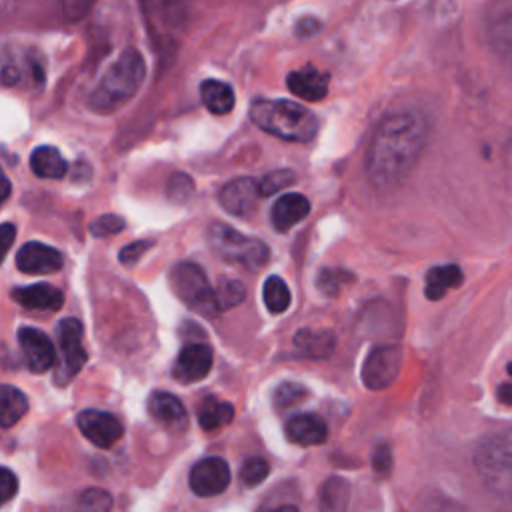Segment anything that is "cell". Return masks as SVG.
Returning a JSON list of instances; mask_svg holds the SVG:
<instances>
[{
	"label": "cell",
	"instance_id": "6da1fadb",
	"mask_svg": "<svg viewBox=\"0 0 512 512\" xmlns=\"http://www.w3.org/2000/svg\"><path fill=\"white\" fill-rule=\"evenodd\" d=\"M428 138L422 116L414 112H394L386 116L368 146L366 172L378 188L402 182L418 162Z\"/></svg>",
	"mask_w": 512,
	"mask_h": 512
},
{
	"label": "cell",
	"instance_id": "7a4b0ae2",
	"mask_svg": "<svg viewBox=\"0 0 512 512\" xmlns=\"http://www.w3.org/2000/svg\"><path fill=\"white\" fill-rule=\"evenodd\" d=\"M146 76V64L136 48H126L110 64V68L100 78L98 86L92 90L88 104L100 114L116 112L124 106L140 88Z\"/></svg>",
	"mask_w": 512,
	"mask_h": 512
},
{
	"label": "cell",
	"instance_id": "3957f363",
	"mask_svg": "<svg viewBox=\"0 0 512 512\" xmlns=\"http://www.w3.org/2000/svg\"><path fill=\"white\" fill-rule=\"evenodd\" d=\"M250 120L260 130L288 142H308L318 132V118L292 100L258 98L250 104Z\"/></svg>",
	"mask_w": 512,
	"mask_h": 512
},
{
	"label": "cell",
	"instance_id": "277c9868",
	"mask_svg": "<svg viewBox=\"0 0 512 512\" xmlns=\"http://www.w3.org/2000/svg\"><path fill=\"white\" fill-rule=\"evenodd\" d=\"M474 466L490 492L512 500V428L488 436L476 448Z\"/></svg>",
	"mask_w": 512,
	"mask_h": 512
},
{
	"label": "cell",
	"instance_id": "5b68a950",
	"mask_svg": "<svg viewBox=\"0 0 512 512\" xmlns=\"http://www.w3.org/2000/svg\"><path fill=\"white\" fill-rule=\"evenodd\" d=\"M208 242L222 260L246 270L262 268L270 256V250L262 240L246 236L220 222L208 228Z\"/></svg>",
	"mask_w": 512,
	"mask_h": 512
},
{
	"label": "cell",
	"instance_id": "8992f818",
	"mask_svg": "<svg viewBox=\"0 0 512 512\" xmlns=\"http://www.w3.org/2000/svg\"><path fill=\"white\" fill-rule=\"evenodd\" d=\"M170 282L176 296L194 312L202 316H216V290L208 284L204 270L194 262H180L170 272Z\"/></svg>",
	"mask_w": 512,
	"mask_h": 512
},
{
	"label": "cell",
	"instance_id": "52a82bcc",
	"mask_svg": "<svg viewBox=\"0 0 512 512\" xmlns=\"http://www.w3.org/2000/svg\"><path fill=\"white\" fill-rule=\"evenodd\" d=\"M82 322L76 318H64L58 324V342H60V362L54 374L56 384L66 386L86 364L88 354L82 344Z\"/></svg>",
	"mask_w": 512,
	"mask_h": 512
},
{
	"label": "cell",
	"instance_id": "ba28073f",
	"mask_svg": "<svg viewBox=\"0 0 512 512\" xmlns=\"http://www.w3.org/2000/svg\"><path fill=\"white\" fill-rule=\"evenodd\" d=\"M402 366V350L394 344H382L370 350L362 366V382L370 390L390 386Z\"/></svg>",
	"mask_w": 512,
	"mask_h": 512
},
{
	"label": "cell",
	"instance_id": "9c48e42d",
	"mask_svg": "<svg viewBox=\"0 0 512 512\" xmlns=\"http://www.w3.org/2000/svg\"><path fill=\"white\" fill-rule=\"evenodd\" d=\"M76 424L82 436L98 448H112L124 434L122 422L114 414L102 410H82L76 416Z\"/></svg>",
	"mask_w": 512,
	"mask_h": 512
},
{
	"label": "cell",
	"instance_id": "30bf717a",
	"mask_svg": "<svg viewBox=\"0 0 512 512\" xmlns=\"http://www.w3.org/2000/svg\"><path fill=\"white\" fill-rule=\"evenodd\" d=\"M188 484L196 496L208 498L224 492L230 484V468L226 460L218 456H208L198 460L188 476Z\"/></svg>",
	"mask_w": 512,
	"mask_h": 512
},
{
	"label": "cell",
	"instance_id": "8fae6325",
	"mask_svg": "<svg viewBox=\"0 0 512 512\" xmlns=\"http://www.w3.org/2000/svg\"><path fill=\"white\" fill-rule=\"evenodd\" d=\"M218 200L228 214L238 218H248L256 212V206L260 200L258 180L246 178V176L234 178L220 188Z\"/></svg>",
	"mask_w": 512,
	"mask_h": 512
},
{
	"label": "cell",
	"instance_id": "7c38bea8",
	"mask_svg": "<svg viewBox=\"0 0 512 512\" xmlns=\"http://www.w3.org/2000/svg\"><path fill=\"white\" fill-rule=\"evenodd\" d=\"M18 344L22 348L26 366L36 372L42 374L46 370H50L56 362V350L52 340L38 328H30V326H22L18 330Z\"/></svg>",
	"mask_w": 512,
	"mask_h": 512
},
{
	"label": "cell",
	"instance_id": "4fadbf2b",
	"mask_svg": "<svg viewBox=\"0 0 512 512\" xmlns=\"http://www.w3.org/2000/svg\"><path fill=\"white\" fill-rule=\"evenodd\" d=\"M210 368H212V348L204 342H192L180 350L172 368V376L178 382L190 384L206 378Z\"/></svg>",
	"mask_w": 512,
	"mask_h": 512
},
{
	"label": "cell",
	"instance_id": "5bb4252c",
	"mask_svg": "<svg viewBox=\"0 0 512 512\" xmlns=\"http://www.w3.org/2000/svg\"><path fill=\"white\" fill-rule=\"evenodd\" d=\"M62 264V252L42 242H26L16 252V268L24 274H52L58 272Z\"/></svg>",
	"mask_w": 512,
	"mask_h": 512
},
{
	"label": "cell",
	"instance_id": "9a60e30c",
	"mask_svg": "<svg viewBox=\"0 0 512 512\" xmlns=\"http://www.w3.org/2000/svg\"><path fill=\"white\" fill-rule=\"evenodd\" d=\"M148 412L154 418V422H158L160 426H164L172 432H182L188 424L186 408L180 402V398H176L174 394L164 392V390H156L150 394Z\"/></svg>",
	"mask_w": 512,
	"mask_h": 512
},
{
	"label": "cell",
	"instance_id": "2e32d148",
	"mask_svg": "<svg viewBox=\"0 0 512 512\" xmlns=\"http://www.w3.org/2000/svg\"><path fill=\"white\" fill-rule=\"evenodd\" d=\"M286 86L294 96L308 102H316L328 94V76L316 70L312 64H306L304 68L292 70L286 76Z\"/></svg>",
	"mask_w": 512,
	"mask_h": 512
},
{
	"label": "cell",
	"instance_id": "e0dca14e",
	"mask_svg": "<svg viewBox=\"0 0 512 512\" xmlns=\"http://www.w3.org/2000/svg\"><path fill=\"white\" fill-rule=\"evenodd\" d=\"M308 212H310V202L306 196L298 192H286L274 202L270 210V222L278 232H288L292 226L304 220Z\"/></svg>",
	"mask_w": 512,
	"mask_h": 512
},
{
	"label": "cell",
	"instance_id": "ac0fdd59",
	"mask_svg": "<svg viewBox=\"0 0 512 512\" xmlns=\"http://www.w3.org/2000/svg\"><path fill=\"white\" fill-rule=\"evenodd\" d=\"M284 432L286 438L298 446H316L322 444L328 436L326 422L316 414H296L288 418Z\"/></svg>",
	"mask_w": 512,
	"mask_h": 512
},
{
	"label": "cell",
	"instance_id": "d6986e66",
	"mask_svg": "<svg viewBox=\"0 0 512 512\" xmlns=\"http://www.w3.org/2000/svg\"><path fill=\"white\" fill-rule=\"evenodd\" d=\"M10 298L28 310H58L64 302V294L52 284H30L16 286Z\"/></svg>",
	"mask_w": 512,
	"mask_h": 512
},
{
	"label": "cell",
	"instance_id": "ffe728a7",
	"mask_svg": "<svg viewBox=\"0 0 512 512\" xmlns=\"http://www.w3.org/2000/svg\"><path fill=\"white\" fill-rule=\"evenodd\" d=\"M462 280H464L462 270L456 264L434 266L426 274L424 294L428 300H440L448 290L458 288L462 284Z\"/></svg>",
	"mask_w": 512,
	"mask_h": 512
},
{
	"label": "cell",
	"instance_id": "44dd1931",
	"mask_svg": "<svg viewBox=\"0 0 512 512\" xmlns=\"http://www.w3.org/2000/svg\"><path fill=\"white\" fill-rule=\"evenodd\" d=\"M30 168L38 178H62L68 170L66 160L62 158V154L58 152V148L54 146H38L32 150L30 154Z\"/></svg>",
	"mask_w": 512,
	"mask_h": 512
},
{
	"label": "cell",
	"instance_id": "7402d4cb",
	"mask_svg": "<svg viewBox=\"0 0 512 512\" xmlns=\"http://www.w3.org/2000/svg\"><path fill=\"white\" fill-rule=\"evenodd\" d=\"M200 98L212 114H228L234 108V90L222 80H204L200 84Z\"/></svg>",
	"mask_w": 512,
	"mask_h": 512
},
{
	"label": "cell",
	"instance_id": "603a6c76",
	"mask_svg": "<svg viewBox=\"0 0 512 512\" xmlns=\"http://www.w3.org/2000/svg\"><path fill=\"white\" fill-rule=\"evenodd\" d=\"M232 418H234V406L230 402H222L212 396L204 398V402L198 408V424L206 432H212L230 424Z\"/></svg>",
	"mask_w": 512,
	"mask_h": 512
},
{
	"label": "cell",
	"instance_id": "cb8c5ba5",
	"mask_svg": "<svg viewBox=\"0 0 512 512\" xmlns=\"http://www.w3.org/2000/svg\"><path fill=\"white\" fill-rule=\"evenodd\" d=\"M0 422L4 428L14 426L28 410V400L26 396L10 386V384H2V392H0Z\"/></svg>",
	"mask_w": 512,
	"mask_h": 512
},
{
	"label": "cell",
	"instance_id": "d4e9b609",
	"mask_svg": "<svg viewBox=\"0 0 512 512\" xmlns=\"http://www.w3.org/2000/svg\"><path fill=\"white\" fill-rule=\"evenodd\" d=\"M294 344L302 354L308 356H326L334 346V336L330 332H314V330H300L294 336Z\"/></svg>",
	"mask_w": 512,
	"mask_h": 512
},
{
	"label": "cell",
	"instance_id": "484cf974",
	"mask_svg": "<svg viewBox=\"0 0 512 512\" xmlns=\"http://www.w3.org/2000/svg\"><path fill=\"white\" fill-rule=\"evenodd\" d=\"M262 298L266 308L272 314H282L284 310H288L290 306V290L286 286V282L280 276H268L264 282V290H262Z\"/></svg>",
	"mask_w": 512,
	"mask_h": 512
},
{
	"label": "cell",
	"instance_id": "4316f807",
	"mask_svg": "<svg viewBox=\"0 0 512 512\" xmlns=\"http://www.w3.org/2000/svg\"><path fill=\"white\" fill-rule=\"evenodd\" d=\"M216 290V302H218V310H228L236 304H240L246 296L244 286L238 280H230V278H220Z\"/></svg>",
	"mask_w": 512,
	"mask_h": 512
},
{
	"label": "cell",
	"instance_id": "83f0119b",
	"mask_svg": "<svg viewBox=\"0 0 512 512\" xmlns=\"http://www.w3.org/2000/svg\"><path fill=\"white\" fill-rule=\"evenodd\" d=\"M112 496L102 488H86L76 504V512H110Z\"/></svg>",
	"mask_w": 512,
	"mask_h": 512
},
{
	"label": "cell",
	"instance_id": "f1b7e54d",
	"mask_svg": "<svg viewBox=\"0 0 512 512\" xmlns=\"http://www.w3.org/2000/svg\"><path fill=\"white\" fill-rule=\"evenodd\" d=\"M352 276L346 272V270H334V268H324L318 272V278H316V286L322 294L326 296H334L340 286L344 282H350Z\"/></svg>",
	"mask_w": 512,
	"mask_h": 512
},
{
	"label": "cell",
	"instance_id": "f546056e",
	"mask_svg": "<svg viewBox=\"0 0 512 512\" xmlns=\"http://www.w3.org/2000/svg\"><path fill=\"white\" fill-rule=\"evenodd\" d=\"M292 182H294V174L290 170H274V172H270V174H266L258 180L260 196L276 194V192L288 188Z\"/></svg>",
	"mask_w": 512,
	"mask_h": 512
},
{
	"label": "cell",
	"instance_id": "4dcf8cb0",
	"mask_svg": "<svg viewBox=\"0 0 512 512\" xmlns=\"http://www.w3.org/2000/svg\"><path fill=\"white\" fill-rule=\"evenodd\" d=\"M268 472H270L268 462L264 458H260V456H252V458H248L244 462L240 476H242V482L246 486H256V484H260L268 476Z\"/></svg>",
	"mask_w": 512,
	"mask_h": 512
},
{
	"label": "cell",
	"instance_id": "1f68e13d",
	"mask_svg": "<svg viewBox=\"0 0 512 512\" xmlns=\"http://www.w3.org/2000/svg\"><path fill=\"white\" fill-rule=\"evenodd\" d=\"M124 226H126L124 218H120L116 214H102L90 222L88 230L92 236H110V234H118L120 230H124Z\"/></svg>",
	"mask_w": 512,
	"mask_h": 512
},
{
	"label": "cell",
	"instance_id": "d6a6232c",
	"mask_svg": "<svg viewBox=\"0 0 512 512\" xmlns=\"http://www.w3.org/2000/svg\"><path fill=\"white\" fill-rule=\"evenodd\" d=\"M304 396H306V388H302V386L296 384V382H284L282 386L276 388L274 402H276L278 408H286V406L298 404Z\"/></svg>",
	"mask_w": 512,
	"mask_h": 512
},
{
	"label": "cell",
	"instance_id": "836d02e7",
	"mask_svg": "<svg viewBox=\"0 0 512 512\" xmlns=\"http://www.w3.org/2000/svg\"><path fill=\"white\" fill-rule=\"evenodd\" d=\"M192 190H194V182L186 174H172V178L168 182L170 200L182 202L192 194Z\"/></svg>",
	"mask_w": 512,
	"mask_h": 512
},
{
	"label": "cell",
	"instance_id": "e575fe53",
	"mask_svg": "<svg viewBox=\"0 0 512 512\" xmlns=\"http://www.w3.org/2000/svg\"><path fill=\"white\" fill-rule=\"evenodd\" d=\"M154 246V240H134L130 244H126L120 254H118V260L124 264V266H132L140 260V256H144L146 250H150Z\"/></svg>",
	"mask_w": 512,
	"mask_h": 512
},
{
	"label": "cell",
	"instance_id": "d590c367",
	"mask_svg": "<svg viewBox=\"0 0 512 512\" xmlns=\"http://www.w3.org/2000/svg\"><path fill=\"white\" fill-rule=\"evenodd\" d=\"M18 490V478L14 476V472L10 468H2L0 470V498L2 502H8Z\"/></svg>",
	"mask_w": 512,
	"mask_h": 512
},
{
	"label": "cell",
	"instance_id": "8d00e7d4",
	"mask_svg": "<svg viewBox=\"0 0 512 512\" xmlns=\"http://www.w3.org/2000/svg\"><path fill=\"white\" fill-rule=\"evenodd\" d=\"M372 464H374V470H376L378 474H388L390 464H392V456H390V448H388L386 444H380V446L374 450Z\"/></svg>",
	"mask_w": 512,
	"mask_h": 512
},
{
	"label": "cell",
	"instance_id": "74e56055",
	"mask_svg": "<svg viewBox=\"0 0 512 512\" xmlns=\"http://www.w3.org/2000/svg\"><path fill=\"white\" fill-rule=\"evenodd\" d=\"M320 28V22L314 20V18H302L298 24H296V34L298 36H312L316 34Z\"/></svg>",
	"mask_w": 512,
	"mask_h": 512
},
{
	"label": "cell",
	"instance_id": "f35d334b",
	"mask_svg": "<svg viewBox=\"0 0 512 512\" xmlns=\"http://www.w3.org/2000/svg\"><path fill=\"white\" fill-rule=\"evenodd\" d=\"M14 236H16V228H14V224H10V222H4V224H2V228H0V238H2V254H6V252H8V248H10L12 240H14Z\"/></svg>",
	"mask_w": 512,
	"mask_h": 512
},
{
	"label": "cell",
	"instance_id": "ab89813d",
	"mask_svg": "<svg viewBox=\"0 0 512 512\" xmlns=\"http://www.w3.org/2000/svg\"><path fill=\"white\" fill-rule=\"evenodd\" d=\"M498 398H500L502 402H506V404H512V382L502 384V386L498 388Z\"/></svg>",
	"mask_w": 512,
	"mask_h": 512
},
{
	"label": "cell",
	"instance_id": "60d3db41",
	"mask_svg": "<svg viewBox=\"0 0 512 512\" xmlns=\"http://www.w3.org/2000/svg\"><path fill=\"white\" fill-rule=\"evenodd\" d=\"M266 512H298V510H296V506H292V504H282V506L272 508V510H266Z\"/></svg>",
	"mask_w": 512,
	"mask_h": 512
},
{
	"label": "cell",
	"instance_id": "b9f144b4",
	"mask_svg": "<svg viewBox=\"0 0 512 512\" xmlns=\"http://www.w3.org/2000/svg\"><path fill=\"white\" fill-rule=\"evenodd\" d=\"M2 182H4V188H2V202H4L10 196V180L4 176Z\"/></svg>",
	"mask_w": 512,
	"mask_h": 512
},
{
	"label": "cell",
	"instance_id": "7bdbcfd3",
	"mask_svg": "<svg viewBox=\"0 0 512 512\" xmlns=\"http://www.w3.org/2000/svg\"><path fill=\"white\" fill-rule=\"evenodd\" d=\"M508 28H506V38H508V44L512 46V14H508Z\"/></svg>",
	"mask_w": 512,
	"mask_h": 512
},
{
	"label": "cell",
	"instance_id": "ee69618b",
	"mask_svg": "<svg viewBox=\"0 0 512 512\" xmlns=\"http://www.w3.org/2000/svg\"><path fill=\"white\" fill-rule=\"evenodd\" d=\"M508 376H510V378H512V362H510V364H508Z\"/></svg>",
	"mask_w": 512,
	"mask_h": 512
}]
</instances>
